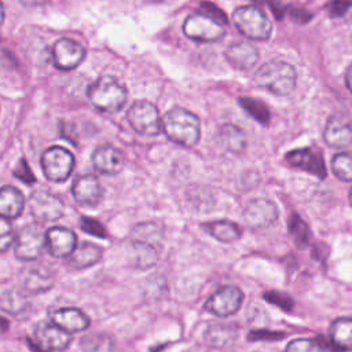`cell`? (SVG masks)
Here are the masks:
<instances>
[{"mask_svg": "<svg viewBox=\"0 0 352 352\" xmlns=\"http://www.w3.org/2000/svg\"><path fill=\"white\" fill-rule=\"evenodd\" d=\"M162 131L169 140L183 147H194L201 138L199 118L182 107H173L161 118Z\"/></svg>", "mask_w": 352, "mask_h": 352, "instance_id": "cell-1", "label": "cell"}, {"mask_svg": "<svg viewBox=\"0 0 352 352\" xmlns=\"http://www.w3.org/2000/svg\"><path fill=\"white\" fill-rule=\"evenodd\" d=\"M254 81L261 88L275 95H289L294 91L297 84L296 69L279 59L263 63L254 73Z\"/></svg>", "mask_w": 352, "mask_h": 352, "instance_id": "cell-2", "label": "cell"}, {"mask_svg": "<svg viewBox=\"0 0 352 352\" xmlns=\"http://www.w3.org/2000/svg\"><path fill=\"white\" fill-rule=\"evenodd\" d=\"M89 102L100 111L116 113L126 102L125 87L113 76H102L95 80L87 91Z\"/></svg>", "mask_w": 352, "mask_h": 352, "instance_id": "cell-3", "label": "cell"}, {"mask_svg": "<svg viewBox=\"0 0 352 352\" xmlns=\"http://www.w3.org/2000/svg\"><path fill=\"white\" fill-rule=\"evenodd\" d=\"M232 21L236 29L253 40H267L272 33V23L256 6H242L234 10Z\"/></svg>", "mask_w": 352, "mask_h": 352, "instance_id": "cell-4", "label": "cell"}, {"mask_svg": "<svg viewBox=\"0 0 352 352\" xmlns=\"http://www.w3.org/2000/svg\"><path fill=\"white\" fill-rule=\"evenodd\" d=\"M126 118L133 131L143 136H155L162 131L158 109L147 100L135 102L129 107Z\"/></svg>", "mask_w": 352, "mask_h": 352, "instance_id": "cell-5", "label": "cell"}, {"mask_svg": "<svg viewBox=\"0 0 352 352\" xmlns=\"http://www.w3.org/2000/svg\"><path fill=\"white\" fill-rule=\"evenodd\" d=\"M183 33L194 41L212 43L220 40L226 30L224 25L219 23L205 12H192L190 14L183 23Z\"/></svg>", "mask_w": 352, "mask_h": 352, "instance_id": "cell-6", "label": "cell"}, {"mask_svg": "<svg viewBox=\"0 0 352 352\" xmlns=\"http://www.w3.org/2000/svg\"><path fill=\"white\" fill-rule=\"evenodd\" d=\"M41 168L48 180L60 183L70 176L74 168V157L67 148L54 146L43 153Z\"/></svg>", "mask_w": 352, "mask_h": 352, "instance_id": "cell-7", "label": "cell"}, {"mask_svg": "<svg viewBox=\"0 0 352 352\" xmlns=\"http://www.w3.org/2000/svg\"><path fill=\"white\" fill-rule=\"evenodd\" d=\"M243 301V293L236 286H223L216 290L205 302V311L216 316L234 315Z\"/></svg>", "mask_w": 352, "mask_h": 352, "instance_id": "cell-8", "label": "cell"}, {"mask_svg": "<svg viewBox=\"0 0 352 352\" xmlns=\"http://www.w3.org/2000/svg\"><path fill=\"white\" fill-rule=\"evenodd\" d=\"M45 245V235L37 226L23 227L15 239V256L25 261H33L40 257Z\"/></svg>", "mask_w": 352, "mask_h": 352, "instance_id": "cell-9", "label": "cell"}, {"mask_svg": "<svg viewBox=\"0 0 352 352\" xmlns=\"http://www.w3.org/2000/svg\"><path fill=\"white\" fill-rule=\"evenodd\" d=\"M243 220L253 230L267 228L278 220V208L267 198H256L246 205Z\"/></svg>", "mask_w": 352, "mask_h": 352, "instance_id": "cell-10", "label": "cell"}, {"mask_svg": "<svg viewBox=\"0 0 352 352\" xmlns=\"http://www.w3.org/2000/svg\"><path fill=\"white\" fill-rule=\"evenodd\" d=\"M30 210L38 221H55L63 216L65 206L59 197L48 191H37L30 197Z\"/></svg>", "mask_w": 352, "mask_h": 352, "instance_id": "cell-11", "label": "cell"}, {"mask_svg": "<svg viewBox=\"0 0 352 352\" xmlns=\"http://www.w3.org/2000/svg\"><path fill=\"white\" fill-rule=\"evenodd\" d=\"M323 139L334 148H348L352 146V124L346 116L333 114L326 122Z\"/></svg>", "mask_w": 352, "mask_h": 352, "instance_id": "cell-12", "label": "cell"}, {"mask_svg": "<svg viewBox=\"0 0 352 352\" xmlns=\"http://www.w3.org/2000/svg\"><path fill=\"white\" fill-rule=\"evenodd\" d=\"M34 338L36 344H38L44 351H63L72 342L70 333L50 322H38L36 324Z\"/></svg>", "mask_w": 352, "mask_h": 352, "instance_id": "cell-13", "label": "cell"}, {"mask_svg": "<svg viewBox=\"0 0 352 352\" xmlns=\"http://www.w3.org/2000/svg\"><path fill=\"white\" fill-rule=\"evenodd\" d=\"M54 63L60 70H72L77 67L85 58V50L81 44L72 38H59L52 48Z\"/></svg>", "mask_w": 352, "mask_h": 352, "instance_id": "cell-14", "label": "cell"}, {"mask_svg": "<svg viewBox=\"0 0 352 352\" xmlns=\"http://www.w3.org/2000/svg\"><path fill=\"white\" fill-rule=\"evenodd\" d=\"M76 202L81 206H95L103 194L102 184L95 175L85 173L76 177L72 187Z\"/></svg>", "mask_w": 352, "mask_h": 352, "instance_id": "cell-15", "label": "cell"}, {"mask_svg": "<svg viewBox=\"0 0 352 352\" xmlns=\"http://www.w3.org/2000/svg\"><path fill=\"white\" fill-rule=\"evenodd\" d=\"M45 245L52 256L69 257L77 246V238L69 228L51 227L45 232Z\"/></svg>", "mask_w": 352, "mask_h": 352, "instance_id": "cell-16", "label": "cell"}, {"mask_svg": "<svg viewBox=\"0 0 352 352\" xmlns=\"http://www.w3.org/2000/svg\"><path fill=\"white\" fill-rule=\"evenodd\" d=\"M224 56L235 69L249 70L257 63L260 54L253 44L248 41H236L227 47Z\"/></svg>", "mask_w": 352, "mask_h": 352, "instance_id": "cell-17", "label": "cell"}, {"mask_svg": "<svg viewBox=\"0 0 352 352\" xmlns=\"http://www.w3.org/2000/svg\"><path fill=\"white\" fill-rule=\"evenodd\" d=\"M287 161L297 168H301L309 173H314L319 179L326 176V166L322 160V155L311 148H297L286 155Z\"/></svg>", "mask_w": 352, "mask_h": 352, "instance_id": "cell-18", "label": "cell"}, {"mask_svg": "<svg viewBox=\"0 0 352 352\" xmlns=\"http://www.w3.org/2000/svg\"><path fill=\"white\" fill-rule=\"evenodd\" d=\"M92 165L100 173L117 175L124 168V157L113 146H100L92 154Z\"/></svg>", "mask_w": 352, "mask_h": 352, "instance_id": "cell-19", "label": "cell"}, {"mask_svg": "<svg viewBox=\"0 0 352 352\" xmlns=\"http://www.w3.org/2000/svg\"><path fill=\"white\" fill-rule=\"evenodd\" d=\"M52 323H55L58 327L67 333L81 331L85 330L89 326L88 316L73 307L69 308H56L50 314Z\"/></svg>", "mask_w": 352, "mask_h": 352, "instance_id": "cell-20", "label": "cell"}, {"mask_svg": "<svg viewBox=\"0 0 352 352\" xmlns=\"http://www.w3.org/2000/svg\"><path fill=\"white\" fill-rule=\"evenodd\" d=\"M54 283L52 270L40 263L29 267L23 274V289L30 293H41L48 290Z\"/></svg>", "mask_w": 352, "mask_h": 352, "instance_id": "cell-21", "label": "cell"}, {"mask_svg": "<svg viewBox=\"0 0 352 352\" xmlns=\"http://www.w3.org/2000/svg\"><path fill=\"white\" fill-rule=\"evenodd\" d=\"M23 206V195L16 187L4 186L0 188V217L15 219L22 213Z\"/></svg>", "mask_w": 352, "mask_h": 352, "instance_id": "cell-22", "label": "cell"}, {"mask_svg": "<svg viewBox=\"0 0 352 352\" xmlns=\"http://www.w3.org/2000/svg\"><path fill=\"white\" fill-rule=\"evenodd\" d=\"M330 342L336 352L352 351V318H338L333 322Z\"/></svg>", "mask_w": 352, "mask_h": 352, "instance_id": "cell-23", "label": "cell"}, {"mask_svg": "<svg viewBox=\"0 0 352 352\" xmlns=\"http://www.w3.org/2000/svg\"><path fill=\"white\" fill-rule=\"evenodd\" d=\"M202 228L214 239L220 242H235L241 238V228L238 224L230 221V220H216L210 223L202 224Z\"/></svg>", "mask_w": 352, "mask_h": 352, "instance_id": "cell-24", "label": "cell"}, {"mask_svg": "<svg viewBox=\"0 0 352 352\" xmlns=\"http://www.w3.org/2000/svg\"><path fill=\"white\" fill-rule=\"evenodd\" d=\"M102 250L99 246L88 242H82L69 256V264L74 268H85L94 265L100 260Z\"/></svg>", "mask_w": 352, "mask_h": 352, "instance_id": "cell-25", "label": "cell"}, {"mask_svg": "<svg viewBox=\"0 0 352 352\" xmlns=\"http://www.w3.org/2000/svg\"><path fill=\"white\" fill-rule=\"evenodd\" d=\"M238 333L234 326L228 324H213L209 326L204 334V338L206 344L216 348H224L230 344H232L236 338Z\"/></svg>", "mask_w": 352, "mask_h": 352, "instance_id": "cell-26", "label": "cell"}, {"mask_svg": "<svg viewBox=\"0 0 352 352\" xmlns=\"http://www.w3.org/2000/svg\"><path fill=\"white\" fill-rule=\"evenodd\" d=\"M219 140L226 150L232 153H239L246 147L245 132L232 124H226L220 128Z\"/></svg>", "mask_w": 352, "mask_h": 352, "instance_id": "cell-27", "label": "cell"}, {"mask_svg": "<svg viewBox=\"0 0 352 352\" xmlns=\"http://www.w3.org/2000/svg\"><path fill=\"white\" fill-rule=\"evenodd\" d=\"M82 352H114V341L102 333H91L81 338Z\"/></svg>", "mask_w": 352, "mask_h": 352, "instance_id": "cell-28", "label": "cell"}, {"mask_svg": "<svg viewBox=\"0 0 352 352\" xmlns=\"http://www.w3.org/2000/svg\"><path fill=\"white\" fill-rule=\"evenodd\" d=\"M132 254H133V263L138 268L146 270L155 264L158 260V254L155 249L146 242L135 241L132 245Z\"/></svg>", "mask_w": 352, "mask_h": 352, "instance_id": "cell-29", "label": "cell"}, {"mask_svg": "<svg viewBox=\"0 0 352 352\" xmlns=\"http://www.w3.org/2000/svg\"><path fill=\"white\" fill-rule=\"evenodd\" d=\"M331 169L342 182H352V153L342 151L333 157Z\"/></svg>", "mask_w": 352, "mask_h": 352, "instance_id": "cell-30", "label": "cell"}, {"mask_svg": "<svg viewBox=\"0 0 352 352\" xmlns=\"http://www.w3.org/2000/svg\"><path fill=\"white\" fill-rule=\"evenodd\" d=\"M26 300L25 296L21 294L15 289H8L0 296V307L8 314H19L25 309Z\"/></svg>", "mask_w": 352, "mask_h": 352, "instance_id": "cell-31", "label": "cell"}, {"mask_svg": "<svg viewBox=\"0 0 352 352\" xmlns=\"http://www.w3.org/2000/svg\"><path fill=\"white\" fill-rule=\"evenodd\" d=\"M239 103L258 122L267 124L270 121V110L261 100L253 98H241Z\"/></svg>", "mask_w": 352, "mask_h": 352, "instance_id": "cell-32", "label": "cell"}, {"mask_svg": "<svg viewBox=\"0 0 352 352\" xmlns=\"http://www.w3.org/2000/svg\"><path fill=\"white\" fill-rule=\"evenodd\" d=\"M289 231L290 235L293 236L294 242L300 246H304L308 243L309 241V228L305 224V221H302V219H300L297 214H292L289 219Z\"/></svg>", "mask_w": 352, "mask_h": 352, "instance_id": "cell-33", "label": "cell"}, {"mask_svg": "<svg viewBox=\"0 0 352 352\" xmlns=\"http://www.w3.org/2000/svg\"><path fill=\"white\" fill-rule=\"evenodd\" d=\"M285 352H323V346L318 340L297 338L287 344Z\"/></svg>", "mask_w": 352, "mask_h": 352, "instance_id": "cell-34", "label": "cell"}, {"mask_svg": "<svg viewBox=\"0 0 352 352\" xmlns=\"http://www.w3.org/2000/svg\"><path fill=\"white\" fill-rule=\"evenodd\" d=\"M15 242L14 228L7 219L0 217V252H6Z\"/></svg>", "mask_w": 352, "mask_h": 352, "instance_id": "cell-35", "label": "cell"}, {"mask_svg": "<svg viewBox=\"0 0 352 352\" xmlns=\"http://www.w3.org/2000/svg\"><path fill=\"white\" fill-rule=\"evenodd\" d=\"M265 300L283 308V309H290L293 307V300L285 294V293H279V292H270V293H265L264 294Z\"/></svg>", "mask_w": 352, "mask_h": 352, "instance_id": "cell-36", "label": "cell"}, {"mask_svg": "<svg viewBox=\"0 0 352 352\" xmlns=\"http://www.w3.org/2000/svg\"><path fill=\"white\" fill-rule=\"evenodd\" d=\"M81 228L85 231V232H89L92 235H96V236H100L103 238L106 235L104 232V228L102 227L100 223L92 220V219H82L81 220Z\"/></svg>", "mask_w": 352, "mask_h": 352, "instance_id": "cell-37", "label": "cell"}, {"mask_svg": "<svg viewBox=\"0 0 352 352\" xmlns=\"http://www.w3.org/2000/svg\"><path fill=\"white\" fill-rule=\"evenodd\" d=\"M285 334L283 333H278V331H268V330H254L249 334L250 340H270V341H275L279 338H283Z\"/></svg>", "mask_w": 352, "mask_h": 352, "instance_id": "cell-38", "label": "cell"}, {"mask_svg": "<svg viewBox=\"0 0 352 352\" xmlns=\"http://www.w3.org/2000/svg\"><path fill=\"white\" fill-rule=\"evenodd\" d=\"M202 12H205L206 15H209L210 18H213L214 21H217V22L221 23V25L227 23L226 15H224L217 7H214V6H212V4H208V3L202 4Z\"/></svg>", "mask_w": 352, "mask_h": 352, "instance_id": "cell-39", "label": "cell"}, {"mask_svg": "<svg viewBox=\"0 0 352 352\" xmlns=\"http://www.w3.org/2000/svg\"><path fill=\"white\" fill-rule=\"evenodd\" d=\"M349 4H351L349 0H336V1H333V3L329 6L330 14L334 15V16H340V15H342V14L346 11V8L349 7Z\"/></svg>", "mask_w": 352, "mask_h": 352, "instance_id": "cell-40", "label": "cell"}, {"mask_svg": "<svg viewBox=\"0 0 352 352\" xmlns=\"http://www.w3.org/2000/svg\"><path fill=\"white\" fill-rule=\"evenodd\" d=\"M22 164H23V172L22 173H18V175H15L16 177H19V179H22L23 182H26V183H32V182H34V176L30 173V169L28 168V165H26V162H25V160H22Z\"/></svg>", "mask_w": 352, "mask_h": 352, "instance_id": "cell-41", "label": "cell"}, {"mask_svg": "<svg viewBox=\"0 0 352 352\" xmlns=\"http://www.w3.org/2000/svg\"><path fill=\"white\" fill-rule=\"evenodd\" d=\"M345 84H346V88L352 92V65L348 67L345 73Z\"/></svg>", "mask_w": 352, "mask_h": 352, "instance_id": "cell-42", "label": "cell"}, {"mask_svg": "<svg viewBox=\"0 0 352 352\" xmlns=\"http://www.w3.org/2000/svg\"><path fill=\"white\" fill-rule=\"evenodd\" d=\"M19 1L28 7H36V6L43 4L45 0H19Z\"/></svg>", "mask_w": 352, "mask_h": 352, "instance_id": "cell-43", "label": "cell"}, {"mask_svg": "<svg viewBox=\"0 0 352 352\" xmlns=\"http://www.w3.org/2000/svg\"><path fill=\"white\" fill-rule=\"evenodd\" d=\"M3 21H4V7H3V4L0 1V25L3 23Z\"/></svg>", "mask_w": 352, "mask_h": 352, "instance_id": "cell-44", "label": "cell"}, {"mask_svg": "<svg viewBox=\"0 0 352 352\" xmlns=\"http://www.w3.org/2000/svg\"><path fill=\"white\" fill-rule=\"evenodd\" d=\"M349 202H351V205H352V188H351V192H349Z\"/></svg>", "mask_w": 352, "mask_h": 352, "instance_id": "cell-45", "label": "cell"}]
</instances>
